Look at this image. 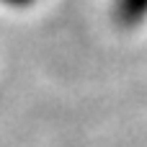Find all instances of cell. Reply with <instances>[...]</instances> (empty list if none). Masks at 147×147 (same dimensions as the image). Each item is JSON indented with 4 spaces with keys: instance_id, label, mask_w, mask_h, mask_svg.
Listing matches in <instances>:
<instances>
[{
    "instance_id": "1",
    "label": "cell",
    "mask_w": 147,
    "mask_h": 147,
    "mask_svg": "<svg viewBox=\"0 0 147 147\" xmlns=\"http://www.w3.org/2000/svg\"><path fill=\"white\" fill-rule=\"evenodd\" d=\"M147 16V0H116L114 3V21L124 28L142 23Z\"/></svg>"
},
{
    "instance_id": "2",
    "label": "cell",
    "mask_w": 147,
    "mask_h": 147,
    "mask_svg": "<svg viewBox=\"0 0 147 147\" xmlns=\"http://www.w3.org/2000/svg\"><path fill=\"white\" fill-rule=\"evenodd\" d=\"M3 3H8V5H16V8H23V5H31L34 0H3Z\"/></svg>"
}]
</instances>
